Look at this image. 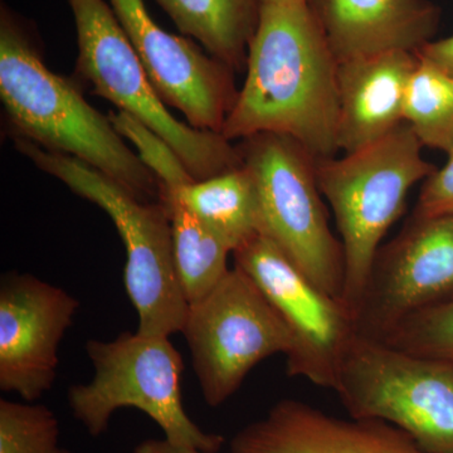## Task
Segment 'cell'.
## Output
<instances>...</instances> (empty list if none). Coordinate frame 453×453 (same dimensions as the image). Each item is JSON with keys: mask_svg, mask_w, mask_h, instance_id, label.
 <instances>
[{"mask_svg": "<svg viewBox=\"0 0 453 453\" xmlns=\"http://www.w3.org/2000/svg\"><path fill=\"white\" fill-rule=\"evenodd\" d=\"M336 65L306 2L262 4L246 80L223 136L234 142L279 134L315 159L335 157Z\"/></svg>", "mask_w": 453, "mask_h": 453, "instance_id": "cell-1", "label": "cell"}, {"mask_svg": "<svg viewBox=\"0 0 453 453\" xmlns=\"http://www.w3.org/2000/svg\"><path fill=\"white\" fill-rule=\"evenodd\" d=\"M0 98L14 139L88 164L145 203H157L159 183L109 118L80 88L44 64L26 20L0 11Z\"/></svg>", "mask_w": 453, "mask_h": 453, "instance_id": "cell-2", "label": "cell"}, {"mask_svg": "<svg viewBox=\"0 0 453 453\" xmlns=\"http://www.w3.org/2000/svg\"><path fill=\"white\" fill-rule=\"evenodd\" d=\"M405 122L374 144L336 159H316L345 257L342 303L356 320L384 235L403 213L408 193L436 170Z\"/></svg>", "mask_w": 453, "mask_h": 453, "instance_id": "cell-3", "label": "cell"}, {"mask_svg": "<svg viewBox=\"0 0 453 453\" xmlns=\"http://www.w3.org/2000/svg\"><path fill=\"white\" fill-rule=\"evenodd\" d=\"M14 142L18 151L38 169L111 219L127 250L124 282L138 312V332L165 336L181 333L189 305L179 285L172 222L162 203L139 201L112 179L73 157L44 150L28 140Z\"/></svg>", "mask_w": 453, "mask_h": 453, "instance_id": "cell-4", "label": "cell"}, {"mask_svg": "<svg viewBox=\"0 0 453 453\" xmlns=\"http://www.w3.org/2000/svg\"><path fill=\"white\" fill-rule=\"evenodd\" d=\"M85 349L94 378L71 387L68 404L92 437L105 434L116 411L131 407L150 417L173 445L204 453L222 449L225 438L203 431L184 410L183 357L169 336L124 332L110 342L88 340Z\"/></svg>", "mask_w": 453, "mask_h": 453, "instance_id": "cell-5", "label": "cell"}, {"mask_svg": "<svg viewBox=\"0 0 453 453\" xmlns=\"http://www.w3.org/2000/svg\"><path fill=\"white\" fill-rule=\"evenodd\" d=\"M76 26L77 73L106 98L150 127L183 160L195 180L240 168L242 157L223 134L198 130L170 113L127 33L104 0H67Z\"/></svg>", "mask_w": 453, "mask_h": 453, "instance_id": "cell-6", "label": "cell"}, {"mask_svg": "<svg viewBox=\"0 0 453 453\" xmlns=\"http://www.w3.org/2000/svg\"><path fill=\"white\" fill-rule=\"evenodd\" d=\"M336 393L350 416L401 429L423 453H453V362L414 356L357 333Z\"/></svg>", "mask_w": 453, "mask_h": 453, "instance_id": "cell-7", "label": "cell"}, {"mask_svg": "<svg viewBox=\"0 0 453 453\" xmlns=\"http://www.w3.org/2000/svg\"><path fill=\"white\" fill-rule=\"evenodd\" d=\"M237 148L257 187L261 234L318 288L342 303L344 250L327 222L315 157L279 134H258L241 140Z\"/></svg>", "mask_w": 453, "mask_h": 453, "instance_id": "cell-8", "label": "cell"}, {"mask_svg": "<svg viewBox=\"0 0 453 453\" xmlns=\"http://www.w3.org/2000/svg\"><path fill=\"white\" fill-rule=\"evenodd\" d=\"M184 338L203 398L219 407L267 357L291 350V336L257 283L240 267L204 299L189 305Z\"/></svg>", "mask_w": 453, "mask_h": 453, "instance_id": "cell-9", "label": "cell"}, {"mask_svg": "<svg viewBox=\"0 0 453 453\" xmlns=\"http://www.w3.org/2000/svg\"><path fill=\"white\" fill-rule=\"evenodd\" d=\"M232 255L290 333L288 374L335 389L342 357L357 333L342 301L318 288L267 235H256Z\"/></svg>", "mask_w": 453, "mask_h": 453, "instance_id": "cell-10", "label": "cell"}, {"mask_svg": "<svg viewBox=\"0 0 453 453\" xmlns=\"http://www.w3.org/2000/svg\"><path fill=\"white\" fill-rule=\"evenodd\" d=\"M452 296L453 216H412L378 251L357 332L380 340L408 316Z\"/></svg>", "mask_w": 453, "mask_h": 453, "instance_id": "cell-11", "label": "cell"}, {"mask_svg": "<svg viewBox=\"0 0 453 453\" xmlns=\"http://www.w3.org/2000/svg\"><path fill=\"white\" fill-rule=\"evenodd\" d=\"M157 95L183 113L188 125L222 134L237 98L234 71L187 38L166 32L144 0H110Z\"/></svg>", "mask_w": 453, "mask_h": 453, "instance_id": "cell-12", "label": "cell"}, {"mask_svg": "<svg viewBox=\"0 0 453 453\" xmlns=\"http://www.w3.org/2000/svg\"><path fill=\"white\" fill-rule=\"evenodd\" d=\"M79 300L31 273L0 281V389L35 402L52 389L58 349Z\"/></svg>", "mask_w": 453, "mask_h": 453, "instance_id": "cell-13", "label": "cell"}, {"mask_svg": "<svg viewBox=\"0 0 453 453\" xmlns=\"http://www.w3.org/2000/svg\"><path fill=\"white\" fill-rule=\"evenodd\" d=\"M232 453H423L412 438L375 419L335 418L296 399L235 434Z\"/></svg>", "mask_w": 453, "mask_h": 453, "instance_id": "cell-14", "label": "cell"}, {"mask_svg": "<svg viewBox=\"0 0 453 453\" xmlns=\"http://www.w3.org/2000/svg\"><path fill=\"white\" fill-rule=\"evenodd\" d=\"M336 62L434 41L440 9L429 0H306Z\"/></svg>", "mask_w": 453, "mask_h": 453, "instance_id": "cell-15", "label": "cell"}, {"mask_svg": "<svg viewBox=\"0 0 453 453\" xmlns=\"http://www.w3.org/2000/svg\"><path fill=\"white\" fill-rule=\"evenodd\" d=\"M417 53L392 50L336 65V145L354 153L386 138L404 122L405 89Z\"/></svg>", "mask_w": 453, "mask_h": 453, "instance_id": "cell-16", "label": "cell"}, {"mask_svg": "<svg viewBox=\"0 0 453 453\" xmlns=\"http://www.w3.org/2000/svg\"><path fill=\"white\" fill-rule=\"evenodd\" d=\"M174 198L210 228L234 253L261 234V214L255 178L246 166L205 180H195L160 196Z\"/></svg>", "mask_w": 453, "mask_h": 453, "instance_id": "cell-17", "label": "cell"}, {"mask_svg": "<svg viewBox=\"0 0 453 453\" xmlns=\"http://www.w3.org/2000/svg\"><path fill=\"white\" fill-rule=\"evenodd\" d=\"M183 35L234 73L246 71L249 49L257 31L261 0H154Z\"/></svg>", "mask_w": 453, "mask_h": 453, "instance_id": "cell-18", "label": "cell"}, {"mask_svg": "<svg viewBox=\"0 0 453 453\" xmlns=\"http://www.w3.org/2000/svg\"><path fill=\"white\" fill-rule=\"evenodd\" d=\"M172 222L173 255L179 285L188 305L211 294L231 268V250L174 198L160 201Z\"/></svg>", "mask_w": 453, "mask_h": 453, "instance_id": "cell-19", "label": "cell"}, {"mask_svg": "<svg viewBox=\"0 0 453 453\" xmlns=\"http://www.w3.org/2000/svg\"><path fill=\"white\" fill-rule=\"evenodd\" d=\"M405 89L403 119L423 148L453 151V79L418 57Z\"/></svg>", "mask_w": 453, "mask_h": 453, "instance_id": "cell-20", "label": "cell"}, {"mask_svg": "<svg viewBox=\"0 0 453 453\" xmlns=\"http://www.w3.org/2000/svg\"><path fill=\"white\" fill-rule=\"evenodd\" d=\"M59 436L58 418L47 405L0 401V453H73Z\"/></svg>", "mask_w": 453, "mask_h": 453, "instance_id": "cell-21", "label": "cell"}, {"mask_svg": "<svg viewBox=\"0 0 453 453\" xmlns=\"http://www.w3.org/2000/svg\"><path fill=\"white\" fill-rule=\"evenodd\" d=\"M380 342L414 356L453 360V296L396 324Z\"/></svg>", "mask_w": 453, "mask_h": 453, "instance_id": "cell-22", "label": "cell"}, {"mask_svg": "<svg viewBox=\"0 0 453 453\" xmlns=\"http://www.w3.org/2000/svg\"><path fill=\"white\" fill-rule=\"evenodd\" d=\"M109 119L122 138L138 149L140 160L159 183L160 196L195 181L183 160L159 134L124 111L111 112Z\"/></svg>", "mask_w": 453, "mask_h": 453, "instance_id": "cell-23", "label": "cell"}, {"mask_svg": "<svg viewBox=\"0 0 453 453\" xmlns=\"http://www.w3.org/2000/svg\"><path fill=\"white\" fill-rule=\"evenodd\" d=\"M412 216H453V151L445 165L423 181Z\"/></svg>", "mask_w": 453, "mask_h": 453, "instance_id": "cell-24", "label": "cell"}, {"mask_svg": "<svg viewBox=\"0 0 453 453\" xmlns=\"http://www.w3.org/2000/svg\"><path fill=\"white\" fill-rule=\"evenodd\" d=\"M417 56L436 65L453 79V35L429 42L417 52Z\"/></svg>", "mask_w": 453, "mask_h": 453, "instance_id": "cell-25", "label": "cell"}, {"mask_svg": "<svg viewBox=\"0 0 453 453\" xmlns=\"http://www.w3.org/2000/svg\"><path fill=\"white\" fill-rule=\"evenodd\" d=\"M134 453H204L190 447L173 445L169 441L146 440L139 443L134 449Z\"/></svg>", "mask_w": 453, "mask_h": 453, "instance_id": "cell-26", "label": "cell"}, {"mask_svg": "<svg viewBox=\"0 0 453 453\" xmlns=\"http://www.w3.org/2000/svg\"><path fill=\"white\" fill-rule=\"evenodd\" d=\"M262 4H266V3H270V4H282V3H297V2H306V0H261Z\"/></svg>", "mask_w": 453, "mask_h": 453, "instance_id": "cell-27", "label": "cell"}, {"mask_svg": "<svg viewBox=\"0 0 453 453\" xmlns=\"http://www.w3.org/2000/svg\"><path fill=\"white\" fill-rule=\"evenodd\" d=\"M452 362H453V360H452Z\"/></svg>", "mask_w": 453, "mask_h": 453, "instance_id": "cell-28", "label": "cell"}]
</instances>
